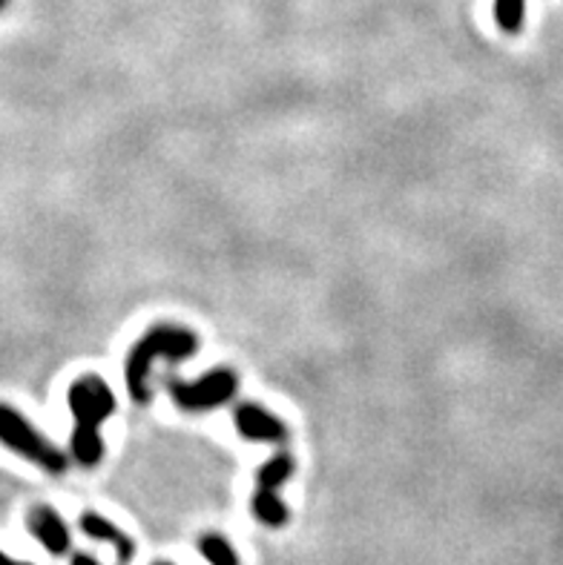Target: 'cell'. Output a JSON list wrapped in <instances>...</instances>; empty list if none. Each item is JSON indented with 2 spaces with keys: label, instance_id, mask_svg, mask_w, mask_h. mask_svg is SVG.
Instances as JSON below:
<instances>
[{
  "label": "cell",
  "instance_id": "obj_6",
  "mask_svg": "<svg viewBox=\"0 0 563 565\" xmlns=\"http://www.w3.org/2000/svg\"><path fill=\"white\" fill-rule=\"evenodd\" d=\"M29 531L35 537H38L44 545H47V551H52V554H67V549H70V534H67V526L61 522V517H58L52 508H35V512L29 514Z\"/></svg>",
  "mask_w": 563,
  "mask_h": 565
},
{
  "label": "cell",
  "instance_id": "obj_14",
  "mask_svg": "<svg viewBox=\"0 0 563 565\" xmlns=\"http://www.w3.org/2000/svg\"><path fill=\"white\" fill-rule=\"evenodd\" d=\"M9 7V0H0V9H7Z\"/></svg>",
  "mask_w": 563,
  "mask_h": 565
},
{
  "label": "cell",
  "instance_id": "obj_15",
  "mask_svg": "<svg viewBox=\"0 0 563 565\" xmlns=\"http://www.w3.org/2000/svg\"><path fill=\"white\" fill-rule=\"evenodd\" d=\"M158 565H167V563H158Z\"/></svg>",
  "mask_w": 563,
  "mask_h": 565
},
{
  "label": "cell",
  "instance_id": "obj_2",
  "mask_svg": "<svg viewBox=\"0 0 563 565\" xmlns=\"http://www.w3.org/2000/svg\"><path fill=\"white\" fill-rule=\"evenodd\" d=\"M199 350L196 334H190L184 327L158 325L135 341V348L127 357V387L135 402L149 399V368L158 357L167 359H188Z\"/></svg>",
  "mask_w": 563,
  "mask_h": 565
},
{
  "label": "cell",
  "instance_id": "obj_5",
  "mask_svg": "<svg viewBox=\"0 0 563 565\" xmlns=\"http://www.w3.org/2000/svg\"><path fill=\"white\" fill-rule=\"evenodd\" d=\"M233 422H236V431H239L244 440H253V442H285L288 440V428L282 425L276 417H271L262 405L242 402L233 411Z\"/></svg>",
  "mask_w": 563,
  "mask_h": 565
},
{
  "label": "cell",
  "instance_id": "obj_10",
  "mask_svg": "<svg viewBox=\"0 0 563 565\" xmlns=\"http://www.w3.org/2000/svg\"><path fill=\"white\" fill-rule=\"evenodd\" d=\"M526 0H494V21L508 35H517L524 26Z\"/></svg>",
  "mask_w": 563,
  "mask_h": 565
},
{
  "label": "cell",
  "instance_id": "obj_11",
  "mask_svg": "<svg viewBox=\"0 0 563 565\" xmlns=\"http://www.w3.org/2000/svg\"><path fill=\"white\" fill-rule=\"evenodd\" d=\"M199 549H202L204 560L211 565H239V557H236V551L230 549V542L219 534H207L202 537L199 542Z\"/></svg>",
  "mask_w": 563,
  "mask_h": 565
},
{
  "label": "cell",
  "instance_id": "obj_3",
  "mask_svg": "<svg viewBox=\"0 0 563 565\" xmlns=\"http://www.w3.org/2000/svg\"><path fill=\"white\" fill-rule=\"evenodd\" d=\"M0 442L7 448L17 450L24 459H32L49 473L67 471V454L58 450L52 442H47L35 428L26 422L17 411H12L9 405H0Z\"/></svg>",
  "mask_w": 563,
  "mask_h": 565
},
{
  "label": "cell",
  "instance_id": "obj_4",
  "mask_svg": "<svg viewBox=\"0 0 563 565\" xmlns=\"http://www.w3.org/2000/svg\"><path fill=\"white\" fill-rule=\"evenodd\" d=\"M167 387H170L176 405L184 411H211V408H219V405L233 399L236 390H239V380H236L233 371L219 368V371L204 373L196 382L170 380Z\"/></svg>",
  "mask_w": 563,
  "mask_h": 565
},
{
  "label": "cell",
  "instance_id": "obj_7",
  "mask_svg": "<svg viewBox=\"0 0 563 565\" xmlns=\"http://www.w3.org/2000/svg\"><path fill=\"white\" fill-rule=\"evenodd\" d=\"M81 528H84V534L93 537V540H110L121 560L133 557V540H130L124 531H118L110 519L98 517V514H84V517H81Z\"/></svg>",
  "mask_w": 563,
  "mask_h": 565
},
{
  "label": "cell",
  "instance_id": "obj_9",
  "mask_svg": "<svg viewBox=\"0 0 563 565\" xmlns=\"http://www.w3.org/2000/svg\"><path fill=\"white\" fill-rule=\"evenodd\" d=\"M290 473H294V459H290L288 454H276L271 462H265L256 471L259 489H265V491L282 489V485L290 480Z\"/></svg>",
  "mask_w": 563,
  "mask_h": 565
},
{
  "label": "cell",
  "instance_id": "obj_13",
  "mask_svg": "<svg viewBox=\"0 0 563 565\" xmlns=\"http://www.w3.org/2000/svg\"><path fill=\"white\" fill-rule=\"evenodd\" d=\"M0 565H21V563H12V560H7L3 554H0Z\"/></svg>",
  "mask_w": 563,
  "mask_h": 565
},
{
  "label": "cell",
  "instance_id": "obj_12",
  "mask_svg": "<svg viewBox=\"0 0 563 565\" xmlns=\"http://www.w3.org/2000/svg\"><path fill=\"white\" fill-rule=\"evenodd\" d=\"M72 565H98V563H95L93 557H86V554H75V557H72Z\"/></svg>",
  "mask_w": 563,
  "mask_h": 565
},
{
  "label": "cell",
  "instance_id": "obj_1",
  "mask_svg": "<svg viewBox=\"0 0 563 565\" xmlns=\"http://www.w3.org/2000/svg\"><path fill=\"white\" fill-rule=\"evenodd\" d=\"M70 411L75 417V434H72V457L84 468L101 462L104 442L98 428L116 411V396L107 382L98 376H81L70 387Z\"/></svg>",
  "mask_w": 563,
  "mask_h": 565
},
{
  "label": "cell",
  "instance_id": "obj_8",
  "mask_svg": "<svg viewBox=\"0 0 563 565\" xmlns=\"http://www.w3.org/2000/svg\"><path fill=\"white\" fill-rule=\"evenodd\" d=\"M253 517L262 519L271 528H282L288 522V508H285V503H282L274 491L262 489L253 496Z\"/></svg>",
  "mask_w": 563,
  "mask_h": 565
}]
</instances>
